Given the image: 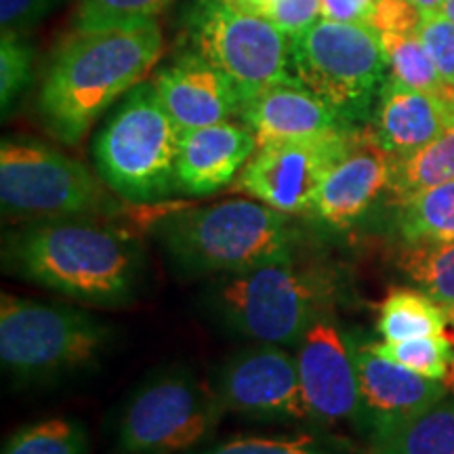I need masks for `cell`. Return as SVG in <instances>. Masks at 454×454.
I'll return each instance as SVG.
<instances>
[{"instance_id": "1", "label": "cell", "mask_w": 454, "mask_h": 454, "mask_svg": "<svg viewBox=\"0 0 454 454\" xmlns=\"http://www.w3.org/2000/svg\"><path fill=\"white\" fill-rule=\"evenodd\" d=\"M11 276L90 305H124L135 299L144 251L130 231L89 219L34 221L3 244Z\"/></svg>"}, {"instance_id": "2", "label": "cell", "mask_w": 454, "mask_h": 454, "mask_svg": "<svg viewBox=\"0 0 454 454\" xmlns=\"http://www.w3.org/2000/svg\"><path fill=\"white\" fill-rule=\"evenodd\" d=\"M160 51L162 32L154 20L78 27L43 81L38 114L44 127L64 144H78L107 107L144 81Z\"/></svg>"}, {"instance_id": "3", "label": "cell", "mask_w": 454, "mask_h": 454, "mask_svg": "<svg viewBox=\"0 0 454 454\" xmlns=\"http://www.w3.org/2000/svg\"><path fill=\"white\" fill-rule=\"evenodd\" d=\"M156 238L177 274L223 278L294 253L301 230L293 215L234 198L167 215L156 223Z\"/></svg>"}, {"instance_id": "4", "label": "cell", "mask_w": 454, "mask_h": 454, "mask_svg": "<svg viewBox=\"0 0 454 454\" xmlns=\"http://www.w3.org/2000/svg\"><path fill=\"white\" fill-rule=\"evenodd\" d=\"M337 276L331 265L294 251L211 288V309L223 326L271 345H297L314 317L333 309Z\"/></svg>"}, {"instance_id": "5", "label": "cell", "mask_w": 454, "mask_h": 454, "mask_svg": "<svg viewBox=\"0 0 454 454\" xmlns=\"http://www.w3.org/2000/svg\"><path fill=\"white\" fill-rule=\"evenodd\" d=\"M181 129L164 110L154 84L139 82L114 107L93 145L98 175L129 202L177 194Z\"/></svg>"}, {"instance_id": "6", "label": "cell", "mask_w": 454, "mask_h": 454, "mask_svg": "<svg viewBox=\"0 0 454 454\" xmlns=\"http://www.w3.org/2000/svg\"><path fill=\"white\" fill-rule=\"evenodd\" d=\"M112 340V328L84 309L0 297V362L21 385L47 383L93 366Z\"/></svg>"}, {"instance_id": "7", "label": "cell", "mask_w": 454, "mask_h": 454, "mask_svg": "<svg viewBox=\"0 0 454 454\" xmlns=\"http://www.w3.org/2000/svg\"><path fill=\"white\" fill-rule=\"evenodd\" d=\"M227 411L217 391L184 366L145 379L116 421L118 454H181L217 431Z\"/></svg>"}, {"instance_id": "8", "label": "cell", "mask_w": 454, "mask_h": 454, "mask_svg": "<svg viewBox=\"0 0 454 454\" xmlns=\"http://www.w3.org/2000/svg\"><path fill=\"white\" fill-rule=\"evenodd\" d=\"M291 67L303 87L356 124L379 98L389 64L372 26L320 20L291 43Z\"/></svg>"}, {"instance_id": "9", "label": "cell", "mask_w": 454, "mask_h": 454, "mask_svg": "<svg viewBox=\"0 0 454 454\" xmlns=\"http://www.w3.org/2000/svg\"><path fill=\"white\" fill-rule=\"evenodd\" d=\"M192 41L196 53L234 82L240 106L276 84L299 82L291 67V38L268 17L244 13L225 0H198Z\"/></svg>"}, {"instance_id": "10", "label": "cell", "mask_w": 454, "mask_h": 454, "mask_svg": "<svg viewBox=\"0 0 454 454\" xmlns=\"http://www.w3.org/2000/svg\"><path fill=\"white\" fill-rule=\"evenodd\" d=\"M3 211L30 221H55L99 213L106 194L82 162L27 137L0 144Z\"/></svg>"}, {"instance_id": "11", "label": "cell", "mask_w": 454, "mask_h": 454, "mask_svg": "<svg viewBox=\"0 0 454 454\" xmlns=\"http://www.w3.org/2000/svg\"><path fill=\"white\" fill-rule=\"evenodd\" d=\"M360 129L316 139L276 141L257 147L234 181V190L286 215H311L317 190L348 154Z\"/></svg>"}, {"instance_id": "12", "label": "cell", "mask_w": 454, "mask_h": 454, "mask_svg": "<svg viewBox=\"0 0 454 454\" xmlns=\"http://www.w3.org/2000/svg\"><path fill=\"white\" fill-rule=\"evenodd\" d=\"M213 387L227 412L254 421H308L297 357L282 345L236 351L221 364Z\"/></svg>"}, {"instance_id": "13", "label": "cell", "mask_w": 454, "mask_h": 454, "mask_svg": "<svg viewBox=\"0 0 454 454\" xmlns=\"http://www.w3.org/2000/svg\"><path fill=\"white\" fill-rule=\"evenodd\" d=\"M301 391L308 421L360 423V383L349 334L334 320L333 309L314 317L294 345Z\"/></svg>"}, {"instance_id": "14", "label": "cell", "mask_w": 454, "mask_h": 454, "mask_svg": "<svg viewBox=\"0 0 454 454\" xmlns=\"http://www.w3.org/2000/svg\"><path fill=\"white\" fill-rule=\"evenodd\" d=\"M360 383V425L368 435L427 411L448 394L444 381L421 377L372 349V340L349 334Z\"/></svg>"}, {"instance_id": "15", "label": "cell", "mask_w": 454, "mask_h": 454, "mask_svg": "<svg viewBox=\"0 0 454 454\" xmlns=\"http://www.w3.org/2000/svg\"><path fill=\"white\" fill-rule=\"evenodd\" d=\"M391 160L394 156L377 144L371 129L357 130L348 154L322 181L311 215L328 230L337 231L360 223L379 198L387 194Z\"/></svg>"}, {"instance_id": "16", "label": "cell", "mask_w": 454, "mask_h": 454, "mask_svg": "<svg viewBox=\"0 0 454 454\" xmlns=\"http://www.w3.org/2000/svg\"><path fill=\"white\" fill-rule=\"evenodd\" d=\"M152 84L181 130L211 127L240 114L234 82L200 53L181 55L158 70Z\"/></svg>"}, {"instance_id": "17", "label": "cell", "mask_w": 454, "mask_h": 454, "mask_svg": "<svg viewBox=\"0 0 454 454\" xmlns=\"http://www.w3.org/2000/svg\"><path fill=\"white\" fill-rule=\"evenodd\" d=\"M257 147V139L247 124L225 121L211 127L181 130L177 194H217L234 184Z\"/></svg>"}, {"instance_id": "18", "label": "cell", "mask_w": 454, "mask_h": 454, "mask_svg": "<svg viewBox=\"0 0 454 454\" xmlns=\"http://www.w3.org/2000/svg\"><path fill=\"white\" fill-rule=\"evenodd\" d=\"M238 118L253 130L257 145L316 139L356 129L301 82L276 84L240 106Z\"/></svg>"}, {"instance_id": "19", "label": "cell", "mask_w": 454, "mask_h": 454, "mask_svg": "<svg viewBox=\"0 0 454 454\" xmlns=\"http://www.w3.org/2000/svg\"><path fill=\"white\" fill-rule=\"evenodd\" d=\"M454 124V95L425 93L389 74L374 107L372 137L391 156H406L438 139Z\"/></svg>"}, {"instance_id": "20", "label": "cell", "mask_w": 454, "mask_h": 454, "mask_svg": "<svg viewBox=\"0 0 454 454\" xmlns=\"http://www.w3.org/2000/svg\"><path fill=\"white\" fill-rule=\"evenodd\" d=\"M391 231L404 248L442 247L454 242V181L391 202Z\"/></svg>"}, {"instance_id": "21", "label": "cell", "mask_w": 454, "mask_h": 454, "mask_svg": "<svg viewBox=\"0 0 454 454\" xmlns=\"http://www.w3.org/2000/svg\"><path fill=\"white\" fill-rule=\"evenodd\" d=\"M366 454H454V397L372 434Z\"/></svg>"}, {"instance_id": "22", "label": "cell", "mask_w": 454, "mask_h": 454, "mask_svg": "<svg viewBox=\"0 0 454 454\" xmlns=\"http://www.w3.org/2000/svg\"><path fill=\"white\" fill-rule=\"evenodd\" d=\"M448 181H454V124L421 150L394 156L387 185L389 202H400Z\"/></svg>"}, {"instance_id": "23", "label": "cell", "mask_w": 454, "mask_h": 454, "mask_svg": "<svg viewBox=\"0 0 454 454\" xmlns=\"http://www.w3.org/2000/svg\"><path fill=\"white\" fill-rule=\"evenodd\" d=\"M448 325L446 311L421 288H391L379 305L377 331L389 343L442 334Z\"/></svg>"}, {"instance_id": "24", "label": "cell", "mask_w": 454, "mask_h": 454, "mask_svg": "<svg viewBox=\"0 0 454 454\" xmlns=\"http://www.w3.org/2000/svg\"><path fill=\"white\" fill-rule=\"evenodd\" d=\"M385 55H387L389 74L408 87L425 90V93L452 98L454 89L448 84L435 67L434 59L425 49L421 36L417 34H379Z\"/></svg>"}, {"instance_id": "25", "label": "cell", "mask_w": 454, "mask_h": 454, "mask_svg": "<svg viewBox=\"0 0 454 454\" xmlns=\"http://www.w3.org/2000/svg\"><path fill=\"white\" fill-rule=\"evenodd\" d=\"M406 276L429 294L454 322V242L427 248H404L400 261Z\"/></svg>"}, {"instance_id": "26", "label": "cell", "mask_w": 454, "mask_h": 454, "mask_svg": "<svg viewBox=\"0 0 454 454\" xmlns=\"http://www.w3.org/2000/svg\"><path fill=\"white\" fill-rule=\"evenodd\" d=\"M3 454H89L87 429L74 419H44L13 431Z\"/></svg>"}, {"instance_id": "27", "label": "cell", "mask_w": 454, "mask_h": 454, "mask_svg": "<svg viewBox=\"0 0 454 454\" xmlns=\"http://www.w3.org/2000/svg\"><path fill=\"white\" fill-rule=\"evenodd\" d=\"M372 349L397 364L411 368L421 377L444 381L446 385L454 368V337H448L446 333L397 340V343H389V340L374 343L372 340Z\"/></svg>"}, {"instance_id": "28", "label": "cell", "mask_w": 454, "mask_h": 454, "mask_svg": "<svg viewBox=\"0 0 454 454\" xmlns=\"http://www.w3.org/2000/svg\"><path fill=\"white\" fill-rule=\"evenodd\" d=\"M173 0H81L78 27H107L154 20Z\"/></svg>"}, {"instance_id": "29", "label": "cell", "mask_w": 454, "mask_h": 454, "mask_svg": "<svg viewBox=\"0 0 454 454\" xmlns=\"http://www.w3.org/2000/svg\"><path fill=\"white\" fill-rule=\"evenodd\" d=\"M194 454H334L314 435H240Z\"/></svg>"}, {"instance_id": "30", "label": "cell", "mask_w": 454, "mask_h": 454, "mask_svg": "<svg viewBox=\"0 0 454 454\" xmlns=\"http://www.w3.org/2000/svg\"><path fill=\"white\" fill-rule=\"evenodd\" d=\"M30 82L32 49L26 44L24 36L3 34V41H0V104H3L4 116Z\"/></svg>"}, {"instance_id": "31", "label": "cell", "mask_w": 454, "mask_h": 454, "mask_svg": "<svg viewBox=\"0 0 454 454\" xmlns=\"http://www.w3.org/2000/svg\"><path fill=\"white\" fill-rule=\"evenodd\" d=\"M419 36L434 59L442 78L450 84L454 82V21L448 20L444 13L435 11H423Z\"/></svg>"}, {"instance_id": "32", "label": "cell", "mask_w": 454, "mask_h": 454, "mask_svg": "<svg viewBox=\"0 0 454 454\" xmlns=\"http://www.w3.org/2000/svg\"><path fill=\"white\" fill-rule=\"evenodd\" d=\"M265 17L294 43L322 20V0H278Z\"/></svg>"}, {"instance_id": "33", "label": "cell", "mask_w": 454, "mask_h": 454, "mask_svg": "<svg viewBox=\"0 0 454 454\" xmlns=\"http://www.w3.org/2000/svg\"><path fill=\"white\" fill-rule=\"evenodd\" d=\"M421 20L423 11L411 0H377L368 26L379 34H417Z\"/></svg>"}, {"instance_id": "34", "label": "cell", "mask_w": 454, "mask_h": 454, "mask_svg": "<svg viewBox=\"0 0 454 454\" xmlns=\"http://www.w3.org/2000/svg\"><path fill=\"white\" fill-rule=\"evenodd\" d=\"M61 0H0V26L3 34L24 36L38 26Z\"/></svg>"}, {"instance_id": "35", "label": "cell", "mask_w": 454, "mask_h": 454, "mask_svg": "<svg viewBox=\"0 0 454 454\" xmlns=\"http://www.w3.org/2000/svg\"><path fill=\"white\" fill-rule=\"evenodd\" d=\"M377 0H322V20L368 24Z\"/></svg>"}, {"instance_id": "36", "label": "cell", "mask_w": 454, "mask_h": 454, "mask_svg": "<svg viewBox=\"0 0 454 454\" xmlns=\"http://www.w3.org/2000/svg\"><path fill=\"white\" fill-rule=\"evenodd\" d=\"M225 3L231 4V7H236L238 11H244V13L265 17L278 0H225Z\"/></svg>"}, {"instance_id": "37", "label": "cell", "mask_w": 454, "mask_h": 454, "mask_svg": "<svg viewBox=\"0 0 454 454\" xmlns=\"http://www.w3.org/2000/svg\"><path fill=\"white\" fill-rule=\"evenodd\" d=\"M411 3L417 4L421 11H435V9H440L446 0H411Z\"/></svg>"}, {"instance_id": "38", "label": "cell", "mask_w": 454, "mask_h": 454, "mask_svg": "<svg viewBox=\"0 0 454 454\" xmlns=\"http://www.w3.org/2000/svg\"><path fill=\"white\" fill-rule=\"evenodd\" d=\"M438 11H440V13H444L448 20L454 21V0H446V3L442 4Z\"/></svg>"}, {"instance_id": "39", "label": "cell", "mask_w": 454, "mask_h": 454, "mask_svg": "<svg viewBox=\"0 0 454 454\" xmlns=\"http://www.w3.org/2000/svg\"><path fill=\"white\" fill-rule=\"evenodd\" d=\"M452 326H454V322H452ZM448 385H454V368H452V372H450V379H448Z\"/></svg>"}, {"instance_id": "40", "label": "cell", "mask_w": 454, "mask_h": 454, "mask_svg": "<svg viewBox=\"0 0 454 454\" xmlns=\"http://www.w3.org/2000/svg\"><path fill=\"white\" fill-rule=\"evenodd\" d=\"M452 89H454V82H452Z\"/></svg>"}]
</instances>
